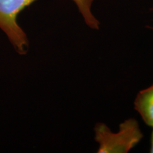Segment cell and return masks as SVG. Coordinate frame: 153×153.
Wrapping results in <instances>:
<instances>
[{
  "instance_id": "obj_1",
  "label": "cell",
  "mask_w": 153,
  "mask_h": 153,
  "mask_svg": "<svg viewBox=\"0 0 153 153\" xmlns=\"http://www.w3.org/2000/svg\"><path fill=\"white\" fill-rule=\"evenodd\" d=\"M37 0H0V30L4 33L15 51L26 55L29 49L28 36L18 23L19 15ZM77 7L89 0H72Z\"/></svg>"
},
{
  "instance_id": "obj_3",
  "label": "cell",
  "mask_w": 153,
  "mask_h": 153,
  "mask_svg": "<svg viewBox=\"0 0 153 153\" xmlns=\"http://www.w3.org/2000/svg\"><path fill=\"white\" fill-rule=\"evenodd\" d=\"M134 108L143 121L153 128V85L139 91L134 101Z\"/></svg>"
},
{
  "instance_id": "obj_4",
  "label": "cell",
  "mask_w": 153,
  "mask_h": 153,
  "mask_svg": "<svg viewBox=\"0 0 153 153\" xmlns=\"http://www.w3.org/2000/svg\"><path fill=\"white\" fill-rule=\"evenodd\" d=\"M150 144H151V147H150V152L151 153H153V131L152 132V134H151Z\"/></svg>"
},
{
  "instance_id": "obj_5",
  "label": "cell",
  "mask_w": 153,
  "mask_h": 153,
  "mask_svg": "<svg viewBox=\"0 0 153 153\" xmlns=\"http://www.w3.org/2000/svg\"><path fill=\"white\" fill-rule=\"evenodd\" d=\"M151 10L153 11V6H152V8H151Z\"/></svg>"
},
{
  "instance_id": "obj_2",
  "label": "cell",
  "mask_w": 153,
  "mask_h": 153,
  "mask_svg": "<svg viewBox=\"0 0 153 153\" xmlns=\"http://www.w3.org/2000/svg\"><path fill=\"white\" fill-rule=\"evenodd\" d=\"M95 140L99 144V153L128 152L138 144L143 137L138 123L129 118L120 124L119 131L114 133L103 123L95 126Z\"/></svg>"
}]
</instances>
